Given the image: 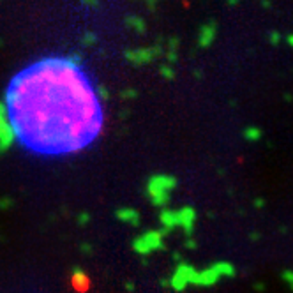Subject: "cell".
Returning <instances> with one entry per match:
<instances>
[{
    "instance_id": "obj_12",
    "label": "cell",
    "mask_w": 293,
    "mask_h": 293,
    "mask_svg": "<svg viewBox=\"0 0 293 293\" xmlns=\"http://www.w3.org/2000/svg\"><path fill=\"white\" fill-rule=\"evenodd\" d=\"M261 5H263V7H270V5H272V4H270V2H267V0H265V2H261Z\"/></svg>"
},
{
    "instance_id": "obj_7",
    "label": "cell",
    "mask_w": 293,
    "mask_h": 293,
    "mask_svg": "<svg viewBox=\"0 0 293 293\" xmlns=\"http://www.w3.org/2000/svg\"><path fill=\"white\" fill-rule=\"evenodd\" d=\"M163 221H164L168 226H173L175 223H179V217H177V214H173V212H166V214L163 215Z\"/></svg>"
},
{
    "instance_id": "obj_2",
    "label": "cell",
    "mask_w": 293,
    "mask_h": 293,
    "mask_svg": "<svg viewBox=\"0 0 293 293\" xmlns=\"http://www.w3.org/2000/svg\"><path fill=\"white\" fill-rule=\"evenodd\" d=\"M235 276V267L230 261H217L212 267L205 269L203 272H196L195 283L198 286H214L215 283H219L221 277H233Z\"/></svg>"
},
{
    "instance_id": "obj_3",
    "label": "cell",
    "mask_w": 293,
    "mask_h": 293,
    "mask_svg": "<svg viewBox=\"0 0 293 293\" xmlns=\"http://www.w3.org/2000/svg\"><path fill=\"white\" fill-rule=\"evenodd\" d=\"M195 277H196V270L193 269L191 265H180L171 284H173V288L175 290H184L187 284L195 283Z\"/></svg>"
},
{
    "instance_id": "obj_8",
    "label": "cell",
    "mask_w": 293,
    "mask_h": 293,
    "mask_svg": "<svg viewBox=\"0 0 293 293\" xmlns=\"http://www.w3.org/2000/svg\"><path fill=\"white\" fill-rule=\"evenodd\" d=\"M281 39H283V37H281V34H279L277 30H272L269 34V41H270V44H274V46H277V44L281 43Z\"/></svg>"
},
{
    "instance_id": "obj_5",
    "label": "cell",
    "mask_w": 293,
    "mask_h": 293,
    "mask_svg": "<svg viewBox=\"0 0 293 293\" xmlns=\"http://www.w3.org/2000/svg\"><path fill=\"white\" fill-rule=\"evenodd\" d=\"M177 217H179V223H180L184 228H186L187 233H191L193 231V225H195L196 221V212L193 209H184L180 210L179 214H177Z\"/></svg>"
},
{
    "instance_id": "obj_9",
    "label": "cell",
    "mask_w": 293,
    "mask_h": 293,
    "mask_svg": "<svg viewBox=\"0 0 293 293\" xmlns=\"http://www.w3.org/2000/svg\"><path fill=\"white\" fill-rule=\"evenodd\" d=\"M283 281L288 284L290 288H292V292H293V270H284V272H283Z\"/></svg>"
},
{
    "instance_id": "obj_4",
    "label": "cell",
    "mask_w": 293,
    "mask_h": 293,
    "mask_svg": "<svg viewBox=\"0 0 293 293\" xmlns=\"http://www.w3.org/2000/svg\"><path fill=\"white\" fill-rule=\"evenodd\" d=\"M215 35H217V25H215V23L203 25V27L200 29V37H198V41H200V46H203V48L210 46V44L214 43Z\"/></svg>"
},
{
    "instance_id": "obj_11",
    "label": "cell",
    "mask_w": 293,
    "mask_h": 293,
    "mask_svg": "<svg viewBox=\"0 0 293 293\" xmlns=\"http://www.w3.org/2000/svg\"><path fill=\"white\" fill-rule=\"evenodd\" d=\"M254 205H256V207H263V200H256V201H254Z\"/></svg>"
},
{
    "instance_id": "obj_1",
    "label": "cell",
    "mask_w": 293,
    "mask_h": 293,
    "mask_svg": "<svg viewBox=\"0 0 293 293\" xmlns=\"http://www.w3.org/2000/svg\"><path fill=\"white\" fill-rule=\"evenodd\" d=\"M11 131L39 156H67L92 145L103 131L98 90L71 59L48 57L13 76L5 90Z\"/></svg>"
},
{
    "instance_id": "obj_10",
    "label": "cell",
    "mask_w": 293,
    "mask_h": 293,
    "mask_svg": "<svg viewBox=\"0 0 293 293\" xmlns=\"http://www.w3.org/2000/svg\"><path fill=\"white\" fill-rule=\"evenodd\" d=\"M286 43H288L290 46H292V48H293V34H290L288 37H286Z\"/></svg>"
},
{
    "instance_id": "obj_6",
    "label": "cell",
    "mask_w": 293,
    "mask_h": 293,
    "mask_svg": "<svg viewBox=\"0 0 293 293\" xmlns=\"http://www.w3.org/2000/svg\"><path fill=\"white\" fill-rule=\"evenodd\" d=\"M242 134H244V138L247 142H260V140H261V131H260V127L256 126L245 127Z\"/></svg>"
}]
</instances>
